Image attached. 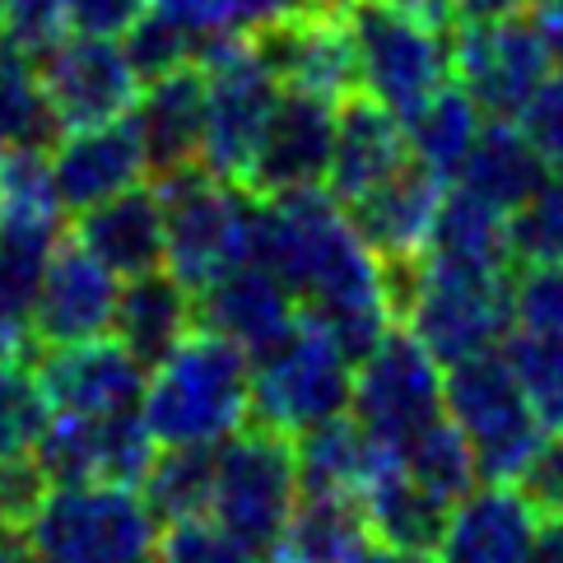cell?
<instances>
[{
  "mask_svg": "<svg viewBox=\"0 0 563 563\" xmlns=\"http://www.w3.org/2000/svg\"><path fill=\"white\" fill-rule=\"evenodd\" d=\"M154 187L164 200V271L191 294L252 261L256 196L243 183H224L200 164H187L154 177Z\"/></svg>",
  "mask_w": 563,
  "mask_h": 563,
  "instance_id": "obj_4",
  "label": "cell"
},
{
  "mask_svg": "<svg viewBox=\"0 0 563 563\" xmlns=\"http://www.w3.org/2000/svg\"><path fill=\"white\" fill-rule=\"evenodd\" d=\"M545 173H550L545 158L531 150V140L521 135V126L503 122V117H489L475 135L466 164L456 173V187L489 200L503 214H512L517 206H527L536 196V187L545 183Z\"/></svg>",
  "mask_w": 563,
  "mask_h": 563,
  "instance_id": "obj_29",
  "label": "cell"
},
{
  "mask_svg": "<svg viewBox=\"0 0 563 563\" xmlns=\"http://www.w3.org/2000/svg\"><path fill=\"white\" fill-rule=\"evenodd\" d=\"M135 489L164 527L168 521L206 517L214 489V448H158Z\"/></svg>",
  "mask_w": 563,
  "mask_h": 563,
  "instance_id": "obj_33",
  "label": "cell"
},
{
  "mask_svg": "<svg viewBox=\"0 0 563 563\" xmlns=\"http://www.w3.org/2000/svg\"><path fill=\"white\" fill-rule=\"evenodd\" d=\"M131 122L140 131V145H145L150 177L196 164L200 126H206V75H200V66L191 62L145 79L131 108Z\"/></svg>",
  "mask_w": 563,
  "mask_h": 563,
  "instance_id": "obj_24",
  "label": "cell"
},
{
  "mask_svg": "<svg viewBox=\"0 0 563 563\" xmlns=\"http://www.w3.org/2000/svg\"><path fill=\"white\" fill-rule=\"evenodd\" d=\"M52 424V400L33 358H0V456H33Z\"/></svg>",
  "mask_w": 563,
  "mask_h": 563,
  "instance_id": "obj_37",
  "label": "cell"
},
{
  "mask_svg": "<svg viewBox=\"0 0 563 563\" xmlns=\"http://www.w3.org/2000/svg\"><path fill=\"white\" fill-rule=\"evenodd\" d=\"M442 410L471 442L475 475L489 485H517L521 471L545 442L536 410L517 387L512 364L503 350L471 354L442 373Z\"/></svg>",
  "mask_w": 563,
  "mask_h": 563,
  "instance_id": "obj_7",
  "label": "cell"
},
{
  "mask_svg": "<svg viewBox=\"0 0 563 563\" xmlns=\"http://www.w3.org/2000/svg\"><path fill=\"white\" fill-rule=\"evenodd\" d=\"M521 135L531 140V150L545 158L550 173H563V70H550L536 85V93L517 112Z\"/></svg>",
  "mask_w": 563,
  "mask_h": 563,
  "instance_id": "obj_44",
  "label": "cell"
},
{
  "mask_svg": "<svg viewBox=\"0 0 563 563\" xmlns=\"http://www.w3.org/2000/svg\"><path fill=\"white\" fill-rule=\"evenodd\" d=\"M358 563H442V559L433 550H391V545H377L373 540V550Z\"/></svg>",
  "mask_w": 563,
  "mask_h": 563,
  "instance_id": "obj_53",
  "label": "cell"
},
{
  "mask_svg": "<svg viewBox=\"0 0 563 563\" xmlns=\"http://www.w3.org/2000/svg\"><path fill=\"white\" fill-rule=\"evenodd\" d=\"M70 24H66V0H5V14H0V43L19 47L33 62L66 43Z\"/></svg>",
  "mask_w": 563,
  "mask_h": 563,
  "instance_id": "obj_43",
  "label": "cell"
},
{
  "mask_svg": "<svg viewBox=\"0 0 563 563\" xmlns=\"http://www.w3.org/2000/svg\"><path fill=\"white\" fill-rule=\"evenodd\" d=\"M517 489L536 503L540 517H563V433H545L531 466L521 471Z\"/></svg>",
  "mask_w": 563,
  "mask_h": 563,
  "instance_id": "obj_48",
  "label": "cell"
},
{
  "mask_svg": "<svg viewBox=\"0 0 563 563\" xmlns=\"http://www.w3.org/2000/svg\"><path fill=\"white\" fill-rule=\"evenodd\" d=\"M373 550V531L358 494L303 489L279 531L271 563H358Z\"/></svg>",
  "mask_w": 563,
  "mask_h": 563,
  "instance_id": "obj_26",
  "label": "cell"
},
{
  "mask_svg": "<svg viewBox=\"0 0 563 563\" xmlns=\"http://www.w3.org/2000/svg\"><path fill=\"white\" fill-rule=\"evenodd\" d=\"M298 317H303L298 298L261 261H243V266L210 279L206 289H196V327L233 340L252 358L271 350L279 335H289Z\"/></svg>",
  "mask_w": 563,
  "mask_h": 563,
  "instance_id": "obj_19",
  "label": "cell"
},
{
  "mask_svg": "<svg viewBox=\"0 0 563 563\" xmlns=\"http://www.w3.org/2000/svg\"><path fill=\"white\" fill-rule=\"evenodd\" d=\"M452 75L485 117L512 122L550 75V47L527 19H479L452 33Z\"/></svg>",
  "mask_w": 563,
  "mask_h": 563,
  "instance_id": "obj_12",
  "label": "cell"
},
{
  "mask_svg": "<svg viewBox=\"0 0 563 563\" xmlns=\"http://www.w3.org/2000/svg\"><path fill=\"white\" fill-rule=\"evenodd\" d=\"M531 10H536V29L545 37L550 56L563 62V0H531Z\"/></svg>",
  "mask_w": 563,
  "mask_h": 563,
  "instance_id": "obj_51",
  "label": "cell"
},
{
  "mask_svg": "<svg viewBox=\"0 0 563 563\" xmlns=\"http://www.w3.org/2000/svg\"><path fill=\"white\" fill-rule=\"evenodd\" d=\"M261 47H266L285 89H303L317 98H331V103H345L358 89V62H354L345 10L331 5V0H317L312 10L294 14L289 24L261 33Z\"/></svg>",
  "mask_w": 563,
  "mask_h": 563,
  "instance_id": "obj_17",
  "label": "cell"
},
{
  "mask_svg": "<svg viewBox=\"0 0 563 563\" xmlns=\"http://www.w3.org/2000/svg\"><path fill=\"white\" fill-rule=\"evenodd\" d=\"M164 521L131 485H52L24 540L37 563H154Z\"/></svg>",
  "mask_w": 563,
  "mask_h": 563,
  "instance_id": "obj_5",
  "label": "cell"
},
{
  "mask_svg": "<svg viewBox=\"0 0 563 563\" xmlns=\"http://www.w3.org/2000/svg\"><path fill=\"white\" fill-rule=\"evenodd\" d=\"M37 75H43L56 135L122 122L135 108L140 85H145L122 43H112V37H79V33L56 43L37 62Z\"/></svg>",
  "mask_w": 563,
  "mask_h": 563,
  "instance_id": "obj_13",
  "label": "cell"
},
{
  "mask_svg": "<svg viewBox=\"0 0 563 563\" xmlns=\"http://www.w3.org/2000/svg\"><path fill=\"white\" fill-rule=\"evenodd\" d=\"M387 303L442 368L471 354L498 350L512 327V275L485 266H456L442 256L382 261Z\"/></svg>",
  "mask_w": 563,
  "mask_h": 563,
  "instance_id": "obj_2",
  "label": "cell"
},
{
  "mask_svg": "<svg viewBox=\"0 0 563 563\" xmlns=\"http://www.w3.org/2000/svg\"><path fill=\"white\" fill-rule=\"evenodd\" d=\"M75 243L93 252L117 279H135L164 266V200L154 183L117 191L75 214Z\"/></svg>",
  "mask_w": 563,
  "mask_h": 563,
  "instance_id": "obj_23",
  "label": "cell"
},
{
  "mask_svg": "<svg viewBox=\"0 0 563 563\" xmlns=\"http://www.w3.org/2000/svg\"><path fill=\"white\" fill-rule=\"evenodd\" d=\"M52 140H56V122H52L37 62L19 47L0 43V150L52 145Z\"/></svg>",
  "mask_w": 563,
  "mask_h": 563,
  "instance_id": "obj_34",
  "label": "cell"
},
{
  "mask_svg": "<svg viewBox=\"0 0 563 563\" xmlns=\"http://www.w3.org/2000/svg\"><path fill=\"white\" fill-rule=\"evenodd\" d=\"M350 410L391 456L415 433L442 419V364L406 327H391L382 345L354 364Z\"/></svg>",
  "mask_w": 563,
  "mask_h": 563,
  "instance_id": "obj_11",
  "label": "cell"
},
{
  "mask_svg": "<svg viewBox=\"0 0 563 563\" xmlns=\"http://www.w3.org/2000/svg\"><path fill=\"white\" fill-rule=\"evenodd\" d=\"M521 563H563V517H545L536 531V545Z\"/></svg>",
  "mask_w": 563,
  "mask_h": 563,
  "instance_id": "obj_52",
  "label": "cell"
},
{
  "mask_svg": "<svg viewBox=\"0 0 563 563\" xmlns=\"http://www.w3.org/2000/svg\"><path fill=\"white\" fill-rule=\"evenodd\" d=\"M252 261H261L298 298V308L335 335L350 364L373 354L396 327L382 256L358 238L350 210L327 187L256 196Z\"/></svg>",
  "mask_w": 563,
  "mask_h": 563,
  "instance_id": "obj_1",
  "label": "cell"
},
{
  "mask_svg": "<svg viewBox=\"0 0 563 563\" xmlns=\"http://www.w3.org/2000/svg\"><path fill=\"white\" fill-rule=\"evenodd\" d=\"M62 243L56 224H0V358H33V303Z\"/></svg>",
  "mask_w": 563,
  "mask_h": 563,
  "instance_id": "obj_27",
  "label": "cell"
},
{
  "mask_svg": "<svg viewBox=\"0 0 563 563\" xmlns=\"http://www.w3.org/2000/svg\"><path fill=\"white\" fill-rule=\"evenodd\" d=\"M298 494H303V485H298L294 438L247 424L243 433L214 448V489L206 517L219 521L256 559L275 550Z\"/></svg>",
  "mask_w": 563,
  "mask_h": 563,
  "instance_id": "obj_9",
  "label": "cell"
},
{
  "mask_svg": "<svg viewBox=\"0 0 563 563\" xmlns=\"http://www.w3.org/2000/svg\"><path fill=\"white\" fill-rule=\"evenodd\" d=\"M429 256L456 261V266H485V271H508L512 266V243H508V214L489 200L452 187L442 196L433 233H429Z\"/></svg>",
  "mask_w": 563,
  "mask_h": 563,
  "instance_id": "obj_32",
  "label": "cell"
},
{
  "mask_svg": "<svg viewBox=\"0 0 563 563\" xmlns=\"http://www.w3.org/2000/svg\"><path fill=\"white\" fill-rule=\"evenodd\" d=\"M0 563H37L33 550H29V540H24V531L0 527Z\"/></svg>",
  "mask_w": 563,
  "mask_h": 563,
  "instance_id": "obj_54",
  "label": "cell"
},
{
  "mask_svg": "<svg viewBox=\"0 0 563 563\" xmlns=\"http://www.w3.org/2000/svg\"><path fill=\"white\" fill-rule=\"evenodd\" d=\"M150 177V158L131 117L85 131H62L52 140V183L62 214H79L117 191H131Z\"/></svg>",
  "mask_w": 563,
  "mask_h": 563,
  "instance_id": "obj_18",
  "label": "cell"
},
{
  "mask_svg": "<svg viewBox=\"0 0 563 563\" xmlns=\"http://www.w3.org/2000/svg\"><path fill=\"white\" fill-rule=\"evenodd\" d=\"M154 563H256V554L238 545L219 521L187 517V521H168V527L158 531Z\"/></svg>",
  "mask_w": 563,
  "mask_h": 563,
  "instance_id": "obj_41",
  "label": "cell"
},
{
  "mask_svg": "<svg viewBox=\"0 0 563 563\" xmlns=\"http://www.w3.org/2000/svg\"><path fill=\"white\" fill-rule=\"evenodd\" d=\"M448 512H452V503L433 494L429 485H419L396 461L364 489L368 531L377 545H391V550H438Z\"/></svg>",
  "mask_w": 563,
  "mask_h": 563,
  "instance_id": "obj_30",
  "label": "cell"
},
{
  "mask_svg": "<svg viewBox=\"0 0 563 563\" xmlns=\"http://www.w3.org/2000/svg\"><path fill=\"white\" fill-rule=\"evenodd\" d=\"M317 0H238V10H243V33L247 37H261L279 24H289L294 14L312 10Z\"/></svg>",
  "mask_w": 563,
  "mask_h": 563,
  "instance_id": "obj_49",
  "label": "cell"
},
{
  "mask_svg": "<svg viewBox=\"0 0 563 563\" xmlns=\"http://www.w3.org/2000/svg\"><path fill=\"white\" fill-rule=\"evenodd\" d=\"M335 112L340 103L303 89H285L266 122V135L247 164L243 187L252 196H285L303 187H327L331 150H335Z\"/></svg>",
  "mask_w": 563,
  "mask_h": 563,
  "instance_id": "obj_14",
  "label": "cell"
},
{
  "mask_svg": "<svg viewBox=\"0 0 563 563\" xmlns=\"http://www.w3.org/2000/svg\"><path fill=\"white\" fill-rule=\"evenodd\" d=\"M196 66L206 75V126L196 164L224 183H243L285 85L261 37H219L196 56Z\"/></svg>",
  "mask_w": 563,
  "mask_h": 563,
  "instance_id": "obj_8",
  "label": "cell"
},
{
  "mask_svg": "<svg viewBox=\"0 0 563 563\" xmlns=\"http://www.w3.org/2000/svg\"><path fill=\"white\" fill-rule=\"evenodd\" d=\"M47 489L52 485L33 456H0V527L24 531Z\"/></svg>",
  "mask_w": 563,
  "mask_h": 563,
  "instance_id": "obj_46",
  "label": "cell"
},
{
  "mask_svg": "<svg viewBox=\"0 0 563 563\" xmlns=\"http://www.w3.org/2000/svg\"><path fill=\"white\" fill-rule=\"evenodd\" d=\"M0 14H5V0H0Z\"/></svg>",
  "mask_w": 563,
  "mask_h": 563,
  "instance_id": "obj_56",
  "label": "cell"
},
{
  "mask_svg": "<svg viewBox=\"0 0 563 563\" xmlns=\"http://www.w3.org/2000/svg\"><path fill=\"white\" fill-rule=\"evenodd\" d=\"M191 331H196V294L183 279H173L164 266L135 275V279H122L112 335L122 340L145 368H154L158 358H168Z\"/></svg>",
  "mask_w": 563,
  "mask_h": 563,
  "instance_id": "obj_25",
  "label": "cell"
},
{
  "mask_svg": "<svg viewBox=\"0 0 563 563\" xmlns=\"http://www.w3.org/2000/svg\"><path fill=\"white\" fill-rule=\"evenodd\" d=\"M448 196V183L433 177L429 168L406 164L400 173H391L387 183H377L373 191H364L358 200H350V219L358 238L382 256V261H410L429 252V233L438 206Z\"/></svg>",
  "mask_w": 563,
  "mask_h": 563,
  "instance_id": "obj_22",
  "label": "cell"
},
{
  "mask_svg": "<svg viewBox=\"0 0 563 563\" xmlns=\"http://www.w3.org/2000/svg\"><path fill=\"white\" fill-rule=\"evenodd\" d=\"M512 261L536 266V261H563V173L545 177L527 206L508 214Z\"/></svg>",
  "mask_w": 563,
  "mask_h": 563,
  "instance_id": "obj_39",
  "label": "cell"
},
{
  "mask_svg": "<svg viewBox=\"0 0 563 563\" xmlns=\"http://www.w3.org/2000/svg\"><path fill=\"white\" fill-rule=\"evenodd\" d=\"M531 0H452L456 24H479V19H512L521 14Z\"/></svg>",
  "mask_w": 563,
  "mask_h": 563,
  "instance_id": "obj_50",
  "label": "cell"
},
{
  "mask_svg": "<svg viewBox=\"0 0 563 563\" xmlns=\"http://www.w3.org/2000/svg\"><path fill=\"white\" fill-rule=\"evenodd\" d=\"M345 24L358 62V89L400 122L452 79V37L400 10L396 0H345Z\"/></svg>",
  "mask_w": 563,
  "mask_h": 563,
  "instance_id": "obj_10",
  "label": "cell"
},
{
  "mask_svg": "<svg viewBox=\"0 0 563 563\" xmlns=\"http://www.w3.org/2000/svg\"><path fill=\"white\" fill-rule=\"evenodd\" d=\"M122 47L131 56V66L140 79H154V75H168L177 66H191L196 62V43L173 24V19H164L158 10H145L131 24V33L122 37Z\"/></svg>",
  "mask_w": 563,
  "mask_h": 563,
  "instance_id": "obj_42",
  "label": "cell"
},
{
  "mask_svg": "<svg viewBox=\"0 0 563 563\" xmlns=\"http://www.w3.org/2000/svg\"><path fill=\"white\" fill-rule=\"evenodd\" d=\"M150 10L173 19V24L196 43V56L210 43H219V37H247L238 0H150Z\"/></svg>",
  "mask_w": 563,
  "mask_h": 563,
  "instance_id": "obj_45",
  "label": "cell"
},
{
  "mask_svg": "<svg viewBox=\"0 0 563 563\" xmlns=\"http://www.w3.org/2000/svg\"><path fill=\"white\" fill-rule=\"evenodd\" d=\"M140 419L158 448H219L252 424V354L196 327L145 377Z\"/></svg>",
  "mask_w": 563,
  "mask_h": 563,
  "instance_id": "obj_3",
  "label": "cell"
},
{
  "mask_svg": "<svg viewBox=\"0 0 563 563\" xmlns=\"http://www.w3.org/2000/svg\"><path fill=\"white\" fill-rule=\"evenodd\" d=\"M410 164V140L406 122L382 108L368 93H350L335 112V150H331V168H327V191L350 206L377 183H387L391 173Z\"/></svg>",
  "mask_w": 563,
  "mask_h": 563,
  "instance_id": "obj_21",
  "label": "cell"
},
{
  "mask_svg": "<svg viewBox=\"0 0 563 563\" xmlns=\"http://www.w3.org/2000/svg\"><path fill=\"white\" fill-rule=\"evenodd\" d=\"M331 5H345V0H331Z\"/></svg>",
  "mask_w": 563,
  "mask_h": 563,
  "instance_id": "obj_55",
  "label": "cell"
},
{
  "mask_svg": "<svg viewBox=\"0 0 563 563\" xmlns=\"http://www.w3.org/2000/svg\"><path fill=\"white\" fill-rule=\"evenodd\" d=\"M145 10L150 0H66V24L79 37H112V43H122Z\"/></svg>",
  "mask_w": 563,
  "mask_h": 563,
  "instance_id": "obj_47",
  "label": "cell"
},
{
  "mask_svg": "<svg viewBox=\"0 0 563 563\" xmlns=\"http://www.w3.org/2000/svg\"><path fill=\"white\" fill-rule=\"evenodd\" d=\"M294 456H298V485L303 489H312V494H358V498H364V489L396 461L350 410L327 419V424L308 429V433H298Z\"/></svg>",
  "mask_w": 563,
  "mask_h": 563,
  "instance_id": "obj_28",
  "label": "cell"
},
{
  "mask_svg": "<svg viewBox=\"0 0 563 563\" xmlns=\"http://www.w3.org/2000/svg\"><path fill=\"white\" fill-rule=\"evenodd\" d=\"M396 466L410 471L419 485H429L433 494H442L448 503H456L461 494L475 489V456H471V442L461 438V429L452 424L448 415L433 419L424 433H415L406 448L396 452Z\"/></svg>",
  "mask_w": 563,
  "mask_h": 563,
  "instance_id": "obj_36",
  "label": "cell"
},
{
  "mask_svg": "<svg viewBox=\"0 0 563 563\" xmlns=\"http://www.w3.org/2000/svg\"><path fill=\"white\" fill-rule=\"evenodd\" d=\"M62 200L52 183V145L0 150V224H56Z\"/></svg>",
  "mask_w": 563,
  "mask_h": 563,
  "instance_id": "obj_35",
  "label": "cell"
},
{
  "mask_svg": "<svg viewBox=\"0 0 563 563\" xmlns=\"http://www.w3.org/2000/svg\"><path fill=\"white\" fill-rule=\"evenodd\" d=\"M117 298H122V279L93 252L79 247L75 238H62L33 303V340L52 350V345H79V340L112 335Z\"/></svg>",
  "mask_w": 563,
  "mask_h": 563,
  "instance_id": "obj_15",
  "label": "cell"
},
{
  "mask_svg": "<svg viewBox=\"0 0 563 563\" xmlns=\"http://www.w3.org/2000/svg\"><path fill=\"white\" fill-rule=\"evenodd\" d=\"M503 358L512 364L517 387L536 410L540 429L563 433V340L517 331L512 340H503Z\"/></svg>",
  "mask_w": 563,
  "mask_h": 563,
  "instance_id": "obj_38",
  "label": "cell"
},
{
  "mask_svg": "<svg viewBox=\"0 0 563 563\" xmlns=\"http://www.w3.org/2000/svg\"><path fill=\"white\" fill-rule=\"evenodd\" d=\"M354 364L312 312L252 358V424L298 438L350 410Z\"/></svg>",
  "mask_w": 563,
  "mask_h": 563,
  "instance_id": "obj_6",
  "label": "cell"
},
{
  "mask_svg": "<svg viewBox=\"0 0 563 563\" xmlns=\"http://www.w3.org/2000/svg\"><path fill=\"white\" fill-rule=\"evenodd\" d=\"M479 112L471 103V93L461 85H442L438 93H429L410 117H406V140H410V164L429 168L442 183H456L461 164L479 135Z\"/></svg>",
  "mask_w": 563,
  "mask_h": 563,
  "instance_id": "obj_31",
  "label": "cell"
},
{
  "mask_svg": "<svg viewBox=\"0 0 563 563\" xmlns=\"http://www.w3.org/2000/svg\"><path fill=\"white\" fill-rule=\"evenodd\" d=\"M512 327L563 340V261H536L512 275Z\"/></svg>",
  "mask_w": 563,
  "mask_h": 563,
  "instance_id": "obj_40",
  "label": "cell"
},
{
  "mask_svg": "<svg viewBox=\"0 0 563 563\" xmlns=\"http://www.w3.org/2000/svg\"><path fill=\"white\" fill-rule=\"evenodd\" d=\"M540 521L545 517L517 485H489L485 479L479 489L452 503L433 554L442 563H521L536 545Z\"/></svg>",
  "mask_w": 563,
  "mask_h": 563,
  "instance_id": "obj_20",
  "label": "cell"
},
{
  "mask_svg": "<svg viewBox=\"0 0 563 563\" xmlns=\"http://www.w3.org/2000/svg\"><path fill=\"white\" fill-rule=\"evenodd\" d=\"M37 377L47 387L52 410L66 415H122L140 410L150 368L117 335L79 340V345H52L37 358Z\"/></svg>",
  "mask_w": 563,
  "mask_h": 563,
  "instance_id": "obj_16",
  "label": "cell"
}]
</instances>
